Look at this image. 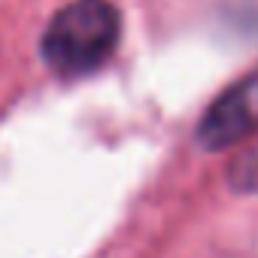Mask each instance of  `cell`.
<instances>
[{
    "instance_id": "obj_1",
    "label": "cell",
    "mask_w": 258,
    "mask_h": 258,
    "mask_svg": "<svg viewBox=\"0 0 258 258\" xmlns=\"http://www.w3.org/2000/svg\"><path fill=\"white\" fill-rule=\"evenodd\" d=\"M118 43V13L109 0H76L43 34V58L61 76L97 70Z\"/></svg>"
},
{
    "instance_id": "obj_2",
    "label": "cell",
    "mask_w": 258,
    "mask_h": 258,
    "mask_svg": "<svg viewBox=\"0 0 258 258\" xmlns=\"http://www.w3.org/2000/svg\"><path fill=\"white\" fill-rule=\"evenodd\" d=\"M258 131V73L231 85L204 115L198 140L207 149H228Z\"/></svg>"
}]
</instances>
